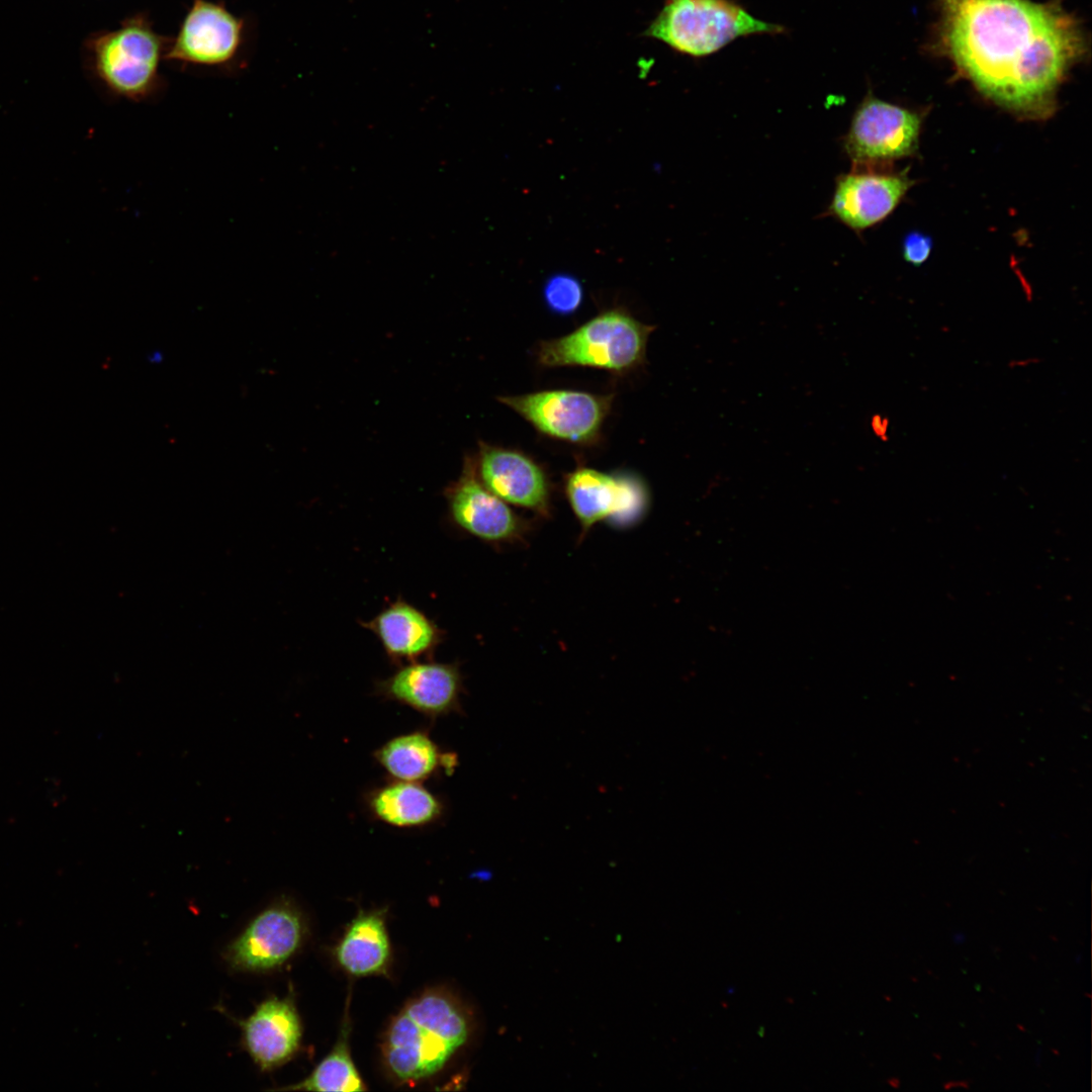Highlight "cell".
I'll return each mask as SVG.
<instances>
[{"label": "cell", "instance_id": "cell-13", "mask_svg": "<svg viewBox=\"0 0 1092 1092\" xmlns=\"http://www.w3.org/2000/svg\"><path fill=\"white\" fill-rule=\"evenodd\" d=\"M231 1018L241 1030L242 1049L263 1073L285 1065L299 1051L302 1024L290 995L284 998L270 996L249 1016Z\"/></svg>", "mask_w": 1092, "mask_h": 1092}, {"label": "cell", "instance_id": "cell-20", "mask_svg": "<svg viewBox=\"0 0 1092 1092\" xmlns=\"http://www.w3.org/2000/svg\"><path fill=\"white\" fill-rule=\"evenodd\" d=\"M349 1020L345 1019L332 1051L303 1080L282 1087L288 1091L349 1092L363 1091L366 1086L353 1062L350 1052Z\"/></svg>", "mask_w": 1092, "mask_h": 1092}, {"label": "cell", "instance_id": "cell-16", "mask_svg": "<svg viewBox=\"0 0 1092 1092\" xmlns=\"http://www.w3.org/2000/svg\"><path fill=\"white\" fill-rule=\"evenodd\" d=\"M360 624L377 637L388 659L397 666L423 657L431 659L445 638V631L435 621L402 599Z\"/></svg>", "mask_w": 1092, "mask_h": 1092}, {"label": "cell", "instance_id": "cell-3", "mask_svg": "<svg viewBox=\"0 0 1092 1092\" xmlns=\"http://www.w3.org/2000/svg\"><path fill=\"white\" fill-rule=\"evenodd\" d=\"M784 31L782 25L756 18L733 0H666L645 35L680 54L702 58L738 37Z\"/></svg>", "mask_w": 1092, "mask_h": 1092}, {"label": "cell", "instance_id": "cell-9", "mask_svg": "<svg viewBox=\"0 0 1092 1092\" xmlns=\"http://www.w3.org/2000/svg\"><path fill=\"white\" fill-rule=\"evenodd\" d=\"M499 401L544 435L571 443H588L599 435L612 397L557 389L502 396Z\"/></svg>", "mask_w": 1092, "mask_h": 1092}, {"label": "cell", "instance_id": "cell-21", "mask_svg": "<svg viewBox=\"0 0 1092 1092\" xmlns=\"http://www.w3.org/2000/svg\"><path fill=\"white\" fill-rule=\"evenodd\" d=\"M544 297L550 309L560 314H568L580 305L582 288L573 276L558 274L547 281Z\"/></svg>", "mask_w": 1092, "mask_h": 1092}, {"label": "cell", "instance_id": "cell-24", "mask_svg": "<svg viewBox=\"0 0 1092 1092\" xmlns=\"http://www.w3.org/2000/svg\"><path fill=\"white\" fill-rule=\"evenodd\" d=\"M943 1087H944V1089H947V1090L952 1089V1088H959V1087L960 1088H968L969 1084L967 1082H965V1081H953V1082L945 1083Z\"/></svg>", "mask_w": 1092, "mask_h": 1092}, {"label": "cell", "instance_id": "cell-6", "mask_svg": "<svg viewBox=\"0 0 1092 1092\" xmlns=\"http://www.w3.org/2000/svg\"><path fill=\"white\" fill-rule=\"evenodd\" d=\"M248 23L223 2L192 0L164 60L183 67L231 71L242 68Z\"/></svg>", "mask_w": 1092, "mask_h": 1092}, {"label": "cell", "instance_id": "cell-25", "mask_svg": "<svg viewBox=\"0 0 1092 1092\" xmlns=\"http://www.w3.org/2000/svg\"><path fill=\"white\" fill-rule=\"evenodd\" d=\"M952 940L957 944H962L966 940V936L963 932H954Z\"/></svg>", "mask_w": 1092, "mask_h": 1092}, {"label": "cell", "instance_id": "cell-27", "mask_svg": "<svg viewBox=\"0 0 1092 1092\" xmlns=\"http://www.w3.org/2000/svg\"><path fill=\"white\" fill-rule=\"evenodd\" d=\"M1080 960H1081V956H1080V954H1078V956H1077V959H1076V963H1080Z\"/></svg>", "mask_w": 1092, "mask_h": 1092}, {"label": "cell", "instance_id": "cell-23", "mask_svg": "<svg viewBox=\"0 0 1092 1092\" xmlns=\"http://www.w3.org/2000/svg\"><path fill=\"white\" fill-rule=\"evenodd\" d=\"M888 421L877 415L872 418L871 427L873 432L880 438L886 437Z\"/></svg>", "mask_w": 1092, "mask_h": 1092}, {"label": "cell", "instance_id": "cell-22", "mask_svg": "<svg viewBox=\"0 0 1092 1092\" xmlns=\"http://www.w3.org/2000/svg\"><path fill=\"white\" fill-rule=\"evenodd\" d=\"M931 249L932 240L927 235L912 232L904 238L903 256L907 262L913 265L918 266L924 263L928 259Z\"/></svg>", "mask_w": 1092, "mask_h": 1092}, {"label": "cell", "instance_id": "cell-15", "mask_svg": "<svg viewBox=\"0 0 1092 1092\" xmlns=\"http://www.w3.org/2000/svg\"><path fill=\"white\" fill-rule=\"evenodd\" d=\"M476 472L483 485L507 504L549 516L550 490L542 468L511 449L481 443Z\"/></svg>", "mask_w": 1092, "mask_h": 1092}, {"label": "cell", "instance_id": "cell-10", "mask_svg": "<svg viewBox=\"0 0 1092 1092\" xmlns=\"http://www.w3.org/2000/svg\"><path fill=\"white\" fill-rule=\"evenodd\" d=\"M449 519L460 531L490 544L520 541L526 522L480 481L475 461L464 460L460 476L444 490Z\"/></svg>", "mask_w": 1092, "mask_h": 1092}, {"label": "cell", "instance_id": "cell-19", "mask_svg": "<svg viewBox=\"0 0 1092 1092\" xmlns=\"http://www.w3.org/2000/svg\"><path fill=\"white\" fill-rule=\"evenodd\" d=\"M334 957L338 965L354 977L384 973L390 959L384 912H360L349 923L334 949Z\"/></svg>", "mask_w": 1092, "mask_h": 1092}, {"label": "cell", "instance_id": "cell-2", "mask_svg": "<svg viewBox=\"0 0 1092 1092\" xmlns=\"http://www.w3.org/2000/svg\"><path fill=\"white\" fill-rule=\"evenodd\" d=\"M473 1031L471 1012L442 989L411 999L390 1020L381 1039V1058L390 1077L412 1084L440 1072Z\"/></svg>", "mask_w": 1092, "mask_h": 1092}, {"label": "cell", "instance_id": "cell-5", "mask_svg": "<svg viewBox=\"0 0 1092 1092\" xmlns=\"http://www.w3.org/2000/svg\"><path fill=\"white\" fill-rule=\"evenodd\" d=\"M653 330V326L623 310H608L565 336L542 342L537 356L547 367L583 366L626 372L644 361Z\"/></svg>", "mask_w": 1092, "mask_h": 1092}, {"label": "cell", "instance_id": "cell-26", "mask_svg": "<svg viewBox=\"0 0 1092 1092\" xmlns=\"http://www.w3.org/2000/svg\"><path fill=\"white\" fill-rule=\"evenodd\" d=\"M1040 1054H1041V1050H1040V1049H1038V1050L1036 1051V1057H1035V1061H1036V1065H1037V1066H1039V1062H1040Z\"/></svg>", "mask_w": 1092, "mask_h": 1092}, {"label": "cell", "instance_id": "cell-17", "mask_svg": "<svg viewBox=\"0 0 1092 1092\" xmlns=\"http://www.w3.org/2000/svg\"><path fill=\"white\" fill-rule=\"evenodd\" d=\"M369 815L376 821L401 829H420L438 823L445 803L421 783L389 779L364 797Z\"/></svg>", "mask_w": 1092, "mask_h": 1092}, {"label": "cell", "instance_id": "cell-7", "mask_svg": "<svg viewBox=\"0 0 1092 1092\" xmlns=\"http://www.w3.org/2000/svg\"><path fill=\"white\" fill-rule=\"evenodd\" d=\"M305 934L302 914L291 901L279 899L257 913L225 945L221 956L236 973H273L297 953Z\"/></svg>", "mask_w": 1092, "mask_h": 1092}, {"label": "cell", "instance_id": "cell-8", "mask_svg": "<svg viewBox=\"0 0 1092 1092\" xmlns=\"http://www.w3.org/2000/svg\"><path fill=\"white\" fill-rule=\"evenodd\" d=\"M921 116L886 102L871 92L855 110L844 149L856 167H869L911 156L918 149Z\"/></svg>", "mask_w": 1092, "mask_h": 1092}, {"label": "cell", "instance_id": "cell-18", "mask_svg": "<svg viewBox=\"0 0 1092 1092\" xmlns=\"http://www.w3.org/2000/svg\"><path fill=\"white\" fill-rule=\"evenodd\" d=\"M373 757L390 779L416 783L451 775L458 764L456 753L444 751L421 729L388 739L374 750Z\"/></svg>", "mask_w": 1092, "mask_h": 1092}, {"label": "cell", "instance_id": "cell-14", "mask_svg": "<svg viewBox=\"0 0 1092 1092\" xmlns=\"http://www.w3.org/2000/svg\"><path fill=\"white\" fill-rule=\"evenodd\" d=\"M856 168L837 178L828 212L848 228L861 231L886 218L914 182L906 171Z\"/></svg>", "mask_w": 1092, "mask_h": 1092}, {"label": "cell", "instance_id": "cell-12", "mask_svg": "<svg viewBox=\"0 0 1092 1092\" xmlns=\"http://www.w3.org/2000/svg\"><path fill=\"white\" fill-rule=\"evenodd\" d=\"M565 493L584 531L606 520L626 526L637 521L646 509V491L638 480L593 468L571 472Z\"/></svg>", "mask_w": 1092, "mask_h": 1092}, {"label": "cell", "instance_id": "cell-11", "mask_svg": "<svg viewBox=\"0 0 1092 1092\" xmlns=\"http://www.w3.org/2000/svg\"><path fill=\"white\" fill-rule=\"evenodd\" d=\"M463 690V675L457 662L431 659L398 665L392 674L375 686L378 696L430 719L462 712Z\"/></svg>", "mask_w": 1092, "mask_h": 1092}, {"label": "cell", "instance_id": "cell-1", "mask_svg": "<svg viewBox=\"0 0 1092 1092\" xmlns=\"http://www.w3.org/2000/svg\"><path fill=\"white\" fill-rule=\"evenodd\" d=\"M935 49L983 95L1029 118L1056 108L1057 92L1083 60L1082 25L1061 0H937Z\"/></svg>", "mask_w": 1092, "mask_h": 1092}, {"label": "cell", "instance_id": "cell-4", "mask_svg": "<svg viewBox=\"0 0 1092 1092\" xmlns=\"http://www.w3.org/2000/svg\"><path fill=\"white\" fill-rule=\"evenodd\" d=\"M169 37L156 30L146 13L125 18L89 43L93 71L114 95L146 100L162 86L161 64Z\"/></svg>", "mask_w": 1092, "mask_h": 1092}]
</instances>
